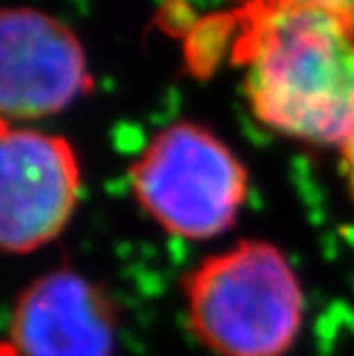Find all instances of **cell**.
<instances>
[{
  "instance_id": "obj_1",
  "label": "cell",
  "mask_w": 354,
  "mask_h": 356,
  "mask_svg": "<svg viewBox=\"0 0 354 356\" xmlns=\"http://www.w3.org/2000/svg\"><path fill=\"white\" fill-rule=\"evenodd\" d=\"M232 63L255 120L285 138L341 149L354 136V33L320 7L239 5Z\"/></svg>"
},
{
  "instance_id": "obj_2",
  "label": "cell",
  "mask_w": 354,
  "mask_h": 356,
  "mask_svg": "<svg viewBox=\"0 0 354 356\" xmlns=\"http://www.w3.org/2000/svg\"><path fill=\"white\" fill-rule=\"evenodd\" d=\"M182 297L191 333L214 356H285L304 327L299 274L272 241L242 239L200 260Z\"/></svg>"
},
{
  "instance_id": "obj_3",
  "label": "cell",
  "mask_w": 354,
  "mask_h": 356,
  "mask_svg": "<svg viewBox=\"0 0 354 356\" xmlns=\"http://www.w3.org/2000/svg\"><path fill=\"white\" fill-rule=\"evenodd\" d=\"M129 184L138 207L163 232L209 241L237 223L248 172L209 129L179 120L154 134L134 159Z\"/></svg>"
},
{
  "instance_id": "obj_4",
  "label": "cell",
  "mask_w": 354,
  "mask_h": 356,
  "mask_svg": "<svg viewBox=\"0 0 354 356\" xmlns=\"http://www.w3.org/2000/svg\"><path fill=\"white\" fill-rule=\"evenodd\" d=\"M0 131V244L10 255H28L70 225L81 198V165L58 134L12 122Z\"/></svg>"
},
{
  "instance_id": "obj_5",
  "label": "cell",
  "mask_w": 354,
  "mask_h": 356,
  "mask_svg": "<svg viewBox=\"0 0 354 356\" xmlns=\"http://www.w3.org/2000/svg\"><path fill=\"white\" fill-rule=\"evenodd\" d=\"M92 88L77 35L33 7L0 17V111L3 122H30L65 111Z\"/></svg>"
},
{
  "instance_id": "obj_6",
  "label": "cell",
  "mask_w": 354,
  "mask_h": 356,
  "mask_svg": "<svg viewBox=\"0 0 354 356\" xmlns=\"http://www.w3.org/2000/svg\"><path fill=\"white\" fill-rule=\"evenodd\" d=\"M118 308L77 269H51L17 297L10 317L14 356H113Z\"/></svg>"
},
{
  "instance_id": "obj_7",
  "label": "cell",
  "mask_w": 354,
  "mask_h": 356,
  "mask_svg": "<svg viewBox=\"0 0 354 356\" xmlns=\"http://www.w3.org/2000/svg\"><path fill=\"white\" fill-rule=\"evenodd\" d=\"M272 3H292V5H311L334 14L354 33V0H235V5H272Z\"/></svg>"
},
{
  "instance_id": "obj_8",
  "label": "cell",
  "mask_w": 354,
  "mask_h": 356,
  "mask_svg": "<svg viewBox=\"0 0 354 356\" xmlns=\"http://www.w3.org/2000/svg\"><path fill=\"white\" fill-rule=\"evenodd\" d=\"M341 170L350 198L354 200V136L341 147Z\"/></svg>"
}]
</instances>
